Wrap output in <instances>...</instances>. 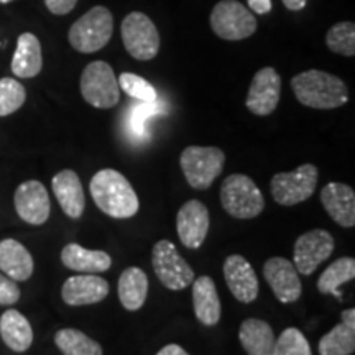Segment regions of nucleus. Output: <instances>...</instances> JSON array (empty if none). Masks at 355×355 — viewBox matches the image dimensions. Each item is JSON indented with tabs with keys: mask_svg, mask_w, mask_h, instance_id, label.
<instances>
[{
	"mask_svg": "<svg viewBox=\"0 0 355 355\" xmlns=\"http://www.w3.org/2000/svg\"><path fill=\"white\" fill-rule=\"evenodd\" d=\"M78 0H44V6L55 15H66L76 7Z\"/></svg>",
	"mask_w": 355,
	"mask_h": 355,
	"instance_id": "f704fd0d",
	"label": "nucleus"
},
{
	"mask_svg": "<svg viewBox=\"0 0 355 355\" xmlns=\"http://www.w3.org/2000/svg\"><path fill=\"white\" fill-rule=\"evenodd\" d=\"M152 265L163 286L180 291L194 282V272L171 241H158L152 250Z\"/></svg>",
	"mask_w": 355,
	"mask_h": 355,
	"instance_id": "6e6552de",
	"label": "nucleus"
},
{
	"mask_svg": "<svg viewBox=\"0 0 355 355\" xmlns=\"http://www.w3.org/2000/svg\"><path fill=\"white\" fill-rule=\"evenodd\" d=\"M319 180L318 168L311 163L288 173H277L272 180L273 199L282 206H296L313 196Z\"/></svg>",
	"mask_w": 355,
	"mask_h": 355,
	"instance_id": "1a4fd4ad",
	"label": "nucleus"
},
{
	"mask_svg": "<svg viewBox=\"0 0 355 355\" xmlns=\"http://www.w3.org/2000/svg\"><path fill=\"white\" fill-rule=\"evenodd\" d=\"M327 48L337 55L355 56V25L352 21H340L331 26L326 35Z\"/></svg>",
	"mask_w": 355,
	"mask_h": 355,
	"instance_id": "c756f323",
	"label": "nucleus"
},
{
	"mask_svg": "<svg viewBox=\"0 0 355 355\" xmlns=\"http://www.w3.org/2000/svg\"><path fill=\"white\" fill-rule=\"evenodd\" d=\"M122 42L132 58L150 61L159 51V33L145 13L132 12L122 21Z\"/></svg>",
	"mask_w": 355,
	"mask_h": 355,
	"instance_id": "9d476101",
	"label": "nucleus"
},
{
	"mask_svg": "<svg viewBox=\"0 0 355 355\" xmlns=\"http://www.w3.org/2000/svg\"><path fill=\"white\" fill-rule=\"evenodd\" d=\"M224 278L235 300L243 304L252 303L259 296V279L250 261L242 255H229L224 261Z\"/></svg>",
	"mask_w": 355,
	"mask_h": 355,
	"instance_id": "dca6fc26",
	"label": "nucleus"
},
{
	"mask_svg": "<svg viewBox=\"0 0 355 355\" xmlns=\"http://www.w3.org/2000/svg\"><path fill=\"white\" fill-rule=\"evenodd\" d=\"M15 209L21 220L32 225H42L51 212L48 191L40 181L30 180L21 183L15 191Z\"/></svg>",
	"mask_w": 355,
	"mask_h": 355,
	"instance_id": "2eb2a0df",
	"label": "nucleus"
},
{
	"mask_svg": "<svg viewBox=\"0 0 355 355\" xmlns=\"http://www.w3.org/2000/svg\"><path fill=\"white\" fill-rule=\"evenodd\" d=\"M257 19L248 7L239 0H220L212 8L211 28L227 42H241L257 32Z\"/></svg>",
	"mask_w": 355,
	"mask_h": 355,
	"instance_id": "0eeeda50",
	"label": "nucleus"
},
{
	"mask_svg": "<svg viewBox=\"0 0 355 355\" xmlns=\"http://www.w3.org/2000/svg\"><path fill=\"white\" fill-rule=\"evenodd\" d=\"M109 283L96 273L69 277L61 288V296L68 306H87L107 298Z\"/></svg>",
	"mask_w": 355,
	"mask_h": 355,
	"instance_id": "f3484780",
	"label": "nucleus"
},
{
	"mask_svg": "<svg viewBox=\"0 0 355 355\" xmlns=\"http://www.w3.org/2000/svg\"><path fill=\"white\" fill-rule=\"evenodd\" d=\"M279 94H282V78L279 74L270 66L257 71V74L252 79L250 89L247 96V109L252 114L270 115L278 107Z\"/></svg>",
	"mask_w": 355,
	"mask_h": 355,
	"instance_id": "ddd939ff",
	"label": "nucleus"
},
{
	"mask_svg": "<svg viewBox=\"0 0 355 355\" xmlns=\"http://www.w3.org/2000/svg\"><path fill=\"white\" fill-rule=\"evenodd\" d=\"M220 202L224 211L235 219H254L265 209V198L255 181L235 173L222 181Z\"/></svg>",
	"mask_w": 355,
	"mask_h": 355,
	"instance_id": "7ed1b4c3",
	"label": "nucleus"
},
{
	"mask_svg": "<svg viewBox=\"0 0 355 355\" xmlns=\"http://www.w3.org/2000/svg\"><path fill=\"white\" fill-rule=\"evenodd\" d=\"M114 33V19L109 8L92 7L69 28V44L79 53H96L102 50Z\"/></svg>",
	"mask_w": 355,
	"mask_h": 355,
	"instance_id": "20e7f679",
	"label": "nucleus"
},
{
	"mask_svg": "<svg viewBox=\"0 0 355 355\" xmlns=\"http://www.w3.org/2000/svg\"><path fill=\"white\" fill-rule=\"evenodd\" d=\"M343 321L319 340V355H352L355 352V309H344Z\"/></svg>",
	"mask_w": 355,
	"mask_h": 355,
	"instance_id": "412c9836",
	"label": "nucleus"
},
{
	"mask_svg": "<svg viewBox=\"0 0 355 355\" xmlns=\"http://www.w3.org/2000/svg\"><path fill=\"white\" fill-rule=\"evenodd\" d=\"M239 339L248 355H273L277 337L272 326L263 319L250 318L241 324Z\"/></svg>",
	"mask_w": 355,
	"mask_h": 355,
	"instance_id": "393cba45",
	"label": "nucleus"
},
{
	"mask_svg": "<svg viewBox=\"0 0 355 355\" xmlns=\"http://www.w3.org/2000/svg\"><path fill=\"white\" fill-rule=\"evenodd\" d=\"M66 268L79 273H102L112 266V259L104 250H89L79 243H68L61 252Z\"/></svg>",
	"mask_w": 355,
	"mask_h": 355,
	"instance_id": "4be33fe9",
	"label": "nucleus"
},
{
	"mask_svg": "<svg viewBox=\"0 0 355 355\" xmlns=\"http://www.w3.org/2000/svg\"><path fill=\"white\" fill-rule=\"evenodd\" d=\"M336 248V241L331 232L324 229L309 230L300 235L295 243V254H293V265L296 266L298 273L313 275L322 261H326L332 255Z\"/></svg>",
	"mask_w": 355,
	"mask_h": 355,
	"instance_id": "9b49d317",
	"label": "nucleus"
},
{
	"mask_svg": "<svg viewBox=\"0 0 355 355\" xmlns=\"http://www.w3.org/2000/svg\"><path fill=\"white\" fill-rule=\"evenodd\" d=\"M81 94L96 109H112L121 101V87L112 66L105 61H92L81 74Z\"/></svg>",
	"mask_w": 355,
	"mask_h": 355,
	"instance_id": "423d86ee",
	"label": "nucleus"
},
{
	"mask_svg": "<svg viewBox=\"0 0 355 355\" xmlns=\"http://www.w3.org/2000/svg\"><path fill=\"white\" fill-rule=\"evenodd\" d=\"M248 8H250L254 13H259V15H265V13H270L272 10L273 3L272 0H247Z\"/></svg>",
	"mask_w": 355,
	"mask_h": 355,
	"instance_id": "c9c22d12",
	"label": "nucleus"
},
{
	"mask_svg": "<svg viewBox=\"0 0 355 355\" xmlns=\"http://www.w3.org/2000/svg\"><path fill=\"white\" fill-rule=\"evenodd\" d=\"M119 300L127 311H139L148 296V277L139 266L123 270L119 278Z\"/></svg>",
	"mask_w": 355,
	"mask_h": 355,
	"instance_id": "bb28decb",
	"label": "nucleus"
},
{
	"mask_svg": "<svg viewBox=\"0 0 355 355\" xmlns=\"http://www.w3.org/2000/svg\"><path fill=\"white\" fill-rule=\"evenodd\" d=\"M263 277L279 303H296L301 298L303 286H301L300 273L293 261L283 257H273L266 260L263 265Z\"/></svg>",
	"mask_w": 355,
	"mask_h": 355,
	"instance_id": "f8f14e48",
	"label": "nucleus"
},
{
	"mask_svg": "<svg viewBox=\"0 0 355 355\" xmlns=\"http://www.w3.org/2000/svg\"><path fill=\"white\" fill-rule=\"evenodd\" d=\"M306 2L308 0H283L285 7L290 8V10H303L306 7Z\"/></svg>",
	"mask_w": 355,
	"mask_h": 355,
	"instance_id": "4c0bfd02",
	"label": "nucleus"
},
{
	"mask_svg": "<svg viewBox=\"0 0 355 355\" xmlns=\"http://www.w3.org/2000/svg\"><path fill=\"white\" fill-rule=\"evenodd\" d=\"M321 202L331 219L340 227L355 225V193L344 183H327L321 191Z\"/></svg>",
	"mask_w": 355,
	"mask_h": 355,
	"instance_id": "a211bd4d",
	"label": "nucleus"
},
{
	"mask_svg": "<svg viewBox=\"0 0 355 355\" xmlns=\"http://www.w3.org/2000/svg\"><path fill=\"white\" fill-rule=\"evenodd\" d=\"M296 99L306 107L331 110L347 104L349 89L340 78L326 71L309 69L291 79Z\"/></svg>",
	"mask_w": 355,
	"mask_h": 355,
	"instance_id": "f03ea898",
	"label": "nucleus"
},
{
	"mask_svg": "<svg viewBox=\"0 0 355 355\" xmlns=\"http://www.w3.org/2000/svg\"><path fill=\"white\" fill-rule=\"evenodd\" d=\"M53 193L60 202L61 209L71 219H79L86 207L83 183L73 170H63L51 180Z\"/></svg>",
	"mask_w": 355,
	"mask_h": 355,
	"instance_id": "6ab92c4d",
	"label": "nucleus"
},
{
	"mask_svg": "<svg viewBox=\"0 0 355 355\" xmlns=\"http://www.w3.org/2000/svg\"><path fill=\"white\" fill-rule=\"evenodd\" d=\"M0 336L13 352H25L33 344V329L28 319L17 309H7L0 318Z\"/></svg>",
	"mask_w": 355,
	"mask_h": 355,
	"instance_id": "a878e982",
	"label": "nucleus"
},
{
	"mask_svg": "<svg viewBox=\"0 0 355 355\" xmlns=\"http://www.w3.org/2000/svg\"><path fill=\"white\" fill-rule=\"evenodd\" d=\"M193 306L198 321L204 326H216L220 321V300L211 277L204 275L193 282Z\"/></svg>",
	"mask_w": 355,
	"mask_h": 355,
	"instance_id": "5701e85b",
	"label": "nucleus"
},
{
	"mask_svg": "<svg viewBox=\"0 0 355 355\" xmlns=\"http://www.w3.org/2000/svg\"><path fill=\"white\" fill-rule=\"evenodd\" d=\"M55 344L63 355H102L99 343L78 329H61L56 332Z\"/></svg>",
	"mask_w": 355,
	"mask_h": 355,
	"instance_id": "c85d7f7f",
	"label": "nucleus"
},
{
	"mask_svg": "<svg viewBox=\"0 0 355 355\" xmlns=\"http://www.w3.org/2000/svg\"><path fill=\"white\" fill-rule=\"evenodd\" d=\"M355 278V260L343 257L324 270L318 279V290L322 295H339V286Z\"/></svg>",
	"mask_w": 355,
	"mask_h": 355,
	"instance_id": "cd10ccee",
	"label": "nucleus"
},
{
	"mask_svg": "<svg viewBox=\"0 0 355 355\" xmlns=\"http://www.w3.org/2000/svg\"><path fill=\"white\" fill-rule=\"evenodd\" d=\"M20 300V288L7 275H0V304H15Z\"/></svg>",
	"mask_w": 355,
	"mask_h": 355,
	"instance_id": "72a5a7b5",
	"label": "nucleus"
},
{
	"mask_svg": "<svg viewBox=\"0 0 355 355\" xmlns=\"http://www.w3.org/2000/svg\"><path fill=\"white\" fill-rule=\"evenodd\" d=\"M33 257L15 239L0 242V270L13 282H26L33 275Z\"/></svg>",
	"mask_w": 355,
	"mask_h": 355,
	"instance_id": "aec40b11",
	"label": "nucleus"
},
{
	"mask_svg": "<svg viewBox=\"0 0 355 355\" xmlns=\"http://www.w3.org/2000/svg\"><path fill=\"white\" fill-rule=\"evenodd\" d=\"M121 91L125 92L127 96L133 99L144 102V104H153L157 102V89L146 81L145 78L133 73H122L121 78L117 79Z\"/></svg>",
	"mask_w": 355,
	"mask_h": 355,
	"instance_id": "2f4dec72",
	"label": "nucleus"
},
{
	"mask_svg": "<svg viewBox=\"0 0 355 355\" xmlns=\"http://www.w3.org/2000/svg\"><path fill=\"white\" fill-rule=\"evenodd\" d=\"M43 68V55L40 40L33 33H21L17 40V50L12 58V73L17 78L28 79L38 76Z\"/></svg>",
	"mask_w": 355,
	"mask_h": 355,
	"instance_id": "b1692460",
	"label": "nucleus"
},
{
	"mask_svg": "<svg viewBox=\"0 0 355 355\" xmlns=\"http://www.w3.org/2000/svg\"><path fill=\"white\" fill-rule=\"evenodd\" d=\"M157 355H189L186 350L178 344H168Z\"/></svg>",
	"mask_w": 355,
	"mask_h": 355,
	"instance_id": "e433bc0d",
	"label": "nucleus"
},
{
	"mask_svg": "<svg viewBox=\"0 0 355 355\" xmlns=\"http://www.w3.org/2000/svg\"><path fill=\"white\" fill-rule=\"evenodd\" d=\"M176 232L186 248L196 250L209 232V211L198 199L184 202L176 216Z\"/></svg>",
	"mask_w": 355,
	"mask_h": 355,
	"instance_id": "4468645a",
	"label": "nucleus"
},
{
	"mask_svg": "<svg viewBox=\"0 0 355 355\" xmlns=\"http://www.w3.org/2000/svg\"><path fill=\"white\" fill-rule=\"evenodd\" d=\"M273 355H313V352L303 332L296 327H288L275 343Z\"/></svg>",
	"mask_w": 355,
	"mask_h": 355,
	"instance_id": "473e14b6",
	"label": "nucleus"
},
{
	"mask_svg": "<svg viewBox=\"0 0 355 355\" xmlns=\"http://www.w3.org/2000/svg\"><path fill=\"white\" fill-rule=\"evenodd\" d=\"M89 191L96 206L114 219H128L140 209L135 189L122 173L112 168L97 171L89 183Z\"/></svg>",
	"mask_w": 355,
	"mask_h": 355,
	"instance_id": "f257e3e1",
	"label": "nucleus"
},
{
	"mask_svg": "<svg viewBox=\"0 0 355 355\" xmlns=\"http://www.w3.org/2000/svg\"><path fill=\"white\" fill-rule=\"evenodd\" d=\"M8 2H12V0H0V3H8Z\"/></svg>",
	"mask_w": 355,
	"mask_h": 355,
	"instance_id": "58836bf2",
	"label": "nucleus"
},
{
	"mask_svg": "<svg viewBox=\"0 0 355 355\" xmlns=\"http://www.w3.org/2000/svg\"><path fill=\"white\" fill-rule=\"evenodd\" d=\"M26 91L17 79H0V117L17 112L25 104Z\"/></svg>",
	"mask_w": 355,
	"mask_h": 355,
	"instance_id": "7c9ffc66",
	"label": "nucleus"
},
{
	"mask_svg": "<svg viewBox=\"0 0 355 355\" xmlns=\"http://www.w3.org/2000/svg\"><path fill=\"white\" fill-rule=\"evenodd\" d=\"M225 155L217 146H188L180 157L186 181L194 189H209L222 173Z\"/></svg>",
	"mask_w": 355,
	"mask_h": 355,
	"instance_id": "39448f33",
	"label": "nucleus"
}]
</instances>
